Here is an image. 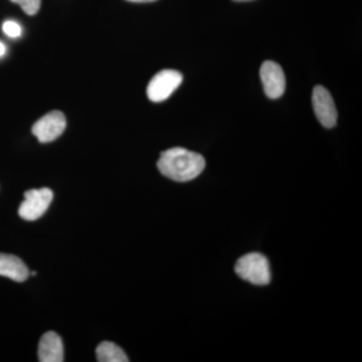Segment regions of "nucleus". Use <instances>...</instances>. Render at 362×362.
Listing matches in <instances>:
<instances>
[{
	"instance_id": "nucleus-1",
	"label": "nucleus",
	"mask_w": 362,
	"mask_h": 362,
	"mask_svg": "<svg viewBox=\"0 0 362 362\" xmlns=\"http://www.w3.org/2000/svg\"><path fill=\"white\" fill-rule=\"evenodd\" d=\"M157 168L169 180L187 182L201 175L206 168V160L197 152L175 147L162 152Z\"/></svg>"
},
{
	"instance_id": "nucleus-2",
	"label": "nucleus",
	"mask_w": 362,
	"mask_h": 362,
	"mask_svg": "<svg viewBox=\"0 0 362 362\" xmlns=\"http://www.w3.org/2000/svg\"><path fill=\"white\" fill-rule=\"evenodd\" d=\"M235 270L239 277L251 284L265 286L271 282L270 264L259 252H251L238 259Z\"/></svg>"
},
{
	"instance_id": "nucleus-3",
	"label": "nucleus",
	"mask_w": 362,
	"mask_h": 362,
	"mask_svg": "<svg viewBox=\"0 0 362 362\" xmlns=\"http://www.w3.org/2000/svg\"><path fill=\"white\" fill-rule=\"evenodd\" d=\"M52 199L54 194L49 188L28 190L25 194V201L18 209V214L25 221L39 220L51 206Z\"/></svg>"
},
{
	"instance_id": "nucleus-4",
	"label": "nucleus",
	"mask_w": 362,
	"mask_h": 362,
	"mask_svg": "<svg viewBox=\"0 0 362 362\" xmlns=\"http://www.w3.org/2000/svg\"><path fill=\"white\" fill-rule=\"evenodd\" d=\"M183 77L180 71L163 70L157 73L147 87V96L150 101H165L182 83Z\"/></svg>"
},
{
	"instance_id": "nucleus-5",
	"label": "nucleus",
	"mask_w": 362,
	"mask_h": 362,
	"mask_svg": "<svg viewBox=\"0 0 362 362\" xmlns=\"http://www.w3.org/2000/svg\"><path fill=\"white\" fill-rule=\"evenodd\" d=\"M66 127V117L62 112L52 111L42 117L33 126V134L40 143L54 141L63 134Z\"/></svg>"
},
{
	"instance_id": "nucleus-6",
	"label": "nucleus",
	"mask_w": 362,
	"mask_h": 362,
	"mask_svg": "<svg viewBox=\"0 0 362 362\" xmlns=\"http://www.w3.org/2000/svg\"><path fill=\"white\" fill-rule=\"evenodd\" d=\"M312 104H313L317 119L324 127L332 128L337 125L338 116L337 107L328 90L322 86H317L314 88Z\"/></svg>"
},
{
	"instance_id": "nucleus-7",
	"label": "nucleus",
	"mask_w": 362,
	"mask_h": 362,
	"mask_svg": "<svg viewBox=\"0 0 362 362\" xmlns=\"http://www.w3.org/2000/svg\"><path fill=\"white\" fill-rule=\"evenodd\" d=\"M259 75L267 97L279 99L283 96L286 89V78L280 65L275 62L266 61L261 66Z\"/></svg>"
},
{
	"instance_id": "nucleus-8",
	"label": "nucleus",
	"mask_w": 362,
	"mask_h": 362,
	"mask_svg": "<svg viewBox=\"0 0 362 362\" xmlns=\"http://www.w3.org/2000/svg\"><path fill=\"white\" fill-rule=\"evenodd\" d=\"M39 361L40 362L64 361V345L61 337L56 332L45 333L39 344Z\"/></svg>"
},
{
	"instance_id": "nucleus-9",
	"label": "nucleus",
	"mask_w": 362,
	"mask_h": 362,
	"mask_svg": "<svg viewBox=\"0 0 362 362\" xmlns=\"http://www.w3.org/2000/svg\"><path fill=\"white\" fill-rule=\"evenodd\" d=\"M0 276L11 279L16 282H25L30 276V271L23 259L13 255L0 252Z\"/></svg>"
},
{
	"instance_id": "nucleus-10",
	"label": "nucleus",
	"mask_w": 362,
	"mask_h": 362,
	"mask_svg": "<svg viewBox=\"0 0 362 362\" xmlns=\"http://www.w3.org/2000/svg\"><path fill=\"white\" fill-rule=\"evenodd\" d=\"M97 361L100 362H127L129 361L124 350L114 343L102 342L96 350Z\"/></svg>"
},
{
	"instance_id": "nucleus-11",
	"label": "nucleus",
	"mask_w": 362,
	"mask_h": 362,
	"mask_svg": "<svg viewBox=\"0 0 362 362\" xmlns=\"http://www.w3.org/2000/svg\"><path fill=\"white\" fill-rule=\"evenodd\" d=\"M11 1L21 6L23 11L28 16L37 14L42 4V0H11Z\"/></svg>"
},
{
	"instance_id": "nucleus-12",
	"label": "nucleus",
	"mask_w": 362,
	"mask_h": 362,
	"mask_svg": "<svg viewBox=\"0 0 362 362\" xmlns=\"http://www.w3.org/2000/svg\"><path fill=\"white\" fill-rule=\"evenodd\" d=\"M2 30L7 37H13V39L21 37V25L14 21H4V25H2Z\"/></svg>"
},
{
	"instance_id": "nucleus-13",
	"label": "nucleus",
	"mask_w": 362,
	"mask_h": 362,
	"mask_svg": "<svg viewBox=\"0 0 362 362\" xmlns=\"http://www.w3.org/2000/svg\"><path fill=\"white\" fill-rule=\"evenodd\" d=\"M6 45H4V42H0V58H1V57H4V54H6Z\"/></svg>"
},
{
	"instance_id": "nucleus-14",
	"label": "nucleus",
	"mask_w": 362,
	"mask_h": 362,
	"mask_svg": "<svg viewBox=\"0 0 362 362\" xmlns=\"http://www.w3.org/2000/svg\"><path fill=\"white\" fill-rule=\"evenodd\" d=\"M128 1H131V2H152V1H156V0H128Z\"/></svg>"
},
{
	"instance_id": "nucleus-15",
	"label": "nucleus",
	"mask_w": 362,
	"mask_h": 362,
	"mask_svg": "<svg viewBox=\"0 0 362 362\" xmlns=\"http://www.w3.org/2000/svg\"><path fill=\"white\" fill-rule=\"evenodd\" d=\"M233 1L245 2V1H251V0H233Z\"/></svg>"
}]
</instances>
